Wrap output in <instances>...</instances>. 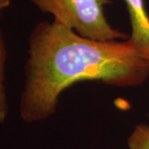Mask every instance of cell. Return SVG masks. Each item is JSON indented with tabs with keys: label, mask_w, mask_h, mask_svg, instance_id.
I'll use <instances>...</instances> for the list:
<instances>
[{
	"label": "cell",
	"mask_w": 149,
	"mask_h": 149,
	"mask_svg": "<svg viewBox=\"0 0 149 149\" xmlns=\"http://www.w3.org/2000/svg\"><path fill=\"white\" fill-rule=\"evenodd\" d=\"M19 114L24 122L53 115L59 96L80 81H100L132 88L149 78V61L129 40L96 41L80 36L56 22L34 26L28 40Z\"/></svg>",
	"instance_id": "cell-1"
},
{
	"label": "cell",
	"mask_w": 149,
	"mask_h": 149,
	"mask_svg": "<svg viewBox=\"0 0 149 149\" xmlns=\"http://www.w3.org/2000/svg\"><path fill=\"white\" fill-rule=\"evenodd\" d=\"M131 25L129 40L142 56L149 61V14L144 0H123Z\"/></svg>",
	"instance_id": "cell-3"
},
{
	"label": "cell",
	"mask_w": 149,
	"mask_h": 149,
	"mask_svg": "<svg viewBox=\"0 0 149 149\" xmlns=\"http://www.w3.org/2000/svg\"><path fill=\"white\" fill-rule=\"evenodd\" d=\"M33 5L54 17V22L80 36L96 41L127 40L129 35L113 27L104 14L112 0H31Z\"/></svg>",
	"instance_id": "cell-2"
},
{
	"label": "cell",
	"mask_w": 149,
	"mask_h": 149,
	"mask_svg": "<svg viewBox=\"0 0 149 149\" xmlns=\"http://www.w3.org/2000/svg\"><path fill=\"white\" fill-rule=\"evenodd\" d=\"M7 56V48L3 32L0 29V123H3L5 122L9 110L5 87V67Z\"/></svg>",
	"instance_id": "cell-4"
},
{
	"label": "cell",
	"mask_w": 149,
	"mask_h": 149,
	"mask_svg": "<svg viewBox=\"0 0 149 149\" xmlns=\"http://www.w3.org/2000/svg\"><path fill=\"white\" fill-rule=\"evenodd\" d=\"M128 149H149V124H137L127 140Z\"/></svg>",
	"instance_id": "cell-5"
},
{
	"label": "cell",
	"mask_w": 149,
	"mask_h": 149,
	"mask_svg": "<svg viewBox=\"0 0 149 149\" xmlns=\"http://www.w3.org/2000/svg\"><path fill=\"white\" fill-rule=\"evenodd\" d=\"M11 4V0H0V19L3 16V12Z\"/></svg>",
	"instance_id": "cell-6"
},
{
	"label": "cell",
	"mask_w": 149,
	"mask_h": 149,
	"mask_svg": "<svg viewBox=\"0 0 149 149\" xmlns=\"http://www.w3.org/2000/svg\"><path fill=\"white\" fill-rule=\"evenodd\" d=\"M148 119H149V113H148Z\"/></svg>",
	"instance_id": "cell-7"
}]
</instances>
